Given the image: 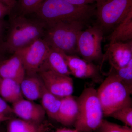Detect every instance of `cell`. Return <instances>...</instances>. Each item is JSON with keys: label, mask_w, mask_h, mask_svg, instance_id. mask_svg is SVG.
Segmentation results:
<instances>
[{"label": "cell", "mask_w": 132, "mask_h": 132, "mask_svg": "<svg viewBox=\"0 0 132 132\" xmlns=\"http://www.w3.org/2000/svg\"><path fill=\"white\" fill-rule=\"evenodd\" d=\"M9 20L6 40L3 44L5 51L14 53L44 36L46 24L39 19H28L19 14Z\"/></svg>", "instance_id": "cell-1"}, {"label": "cell", "mask_w": 132, "mask_h": 132, "mask_svg": "<svg viewBox=\"0 0 132 132\" xmlns=\"http://www.w3.org/2000/svg\"><path fill=\"white\" fill-rule=\"evenodd\" d=\"M45 23L56 21L85 22L96 14V6L74 5L65 0H44L35 13Z\"/></svg>", "instance_id": "cell-2"}, {"label": "cell", "mask_w": 132, "mask_h": 132, "mask_svg": "<svg viewBox=\"0 0 132 132\" xmlns=\"http://www.w3.org/2000/svg\"><path fill=\"white\" fill-rule=\"evenodd\" d=\"M85 22L56 21L45 23L43 39L50 47L68 55L78 53V39Z\"/></svg>", "instance_id": "cell-3"}, {"label": "cell", "mask_w": 132, "mask_h": 132, "mask_svg": "<svg viewBox=\"0 0 132 132\" xmlns=\"http://www.w3.org/2000/svg\"><path fill=\"white\" fill-rule=\"evenodd\" d=\"M104 116H110L114 112L132 104V88L110 71L97 90Z\"/></svg>", "instance_id": "cell-4"}, {"label": "cell", "mask_w": 132, "mask_h": 132, "mask_svg": "<svg viewBox=\"0 0 132 132\" xmlns=\"http://www.w3.org/2000/svg\"><path fill=\"white\" fill-rule=\"evenodd\" d=\"M79 113L74 124L78 132H92L98 128L103 120V109L94 88H86L77 99Z\"/></svg>", "instance_id": "cell-5"}, {"label": "cell", "mask_w": 132, "mask_h": 132, "mask_svg": "<svg viewBox=\"0 0 132 132\" xmlns=\"http://www.w3.org/2000/svg\"><path fill=\"white\" fill-rule=\"evenodd\" d=\"M132 10V0H102L96 4L99 26L104 31L113 28Z\"/></svg>", "instance_id": "cell-6"}, {"label": "cell", "mask_w": 132, "mask_h": 132, "mask_svg": "<svg viewBox=\"0 0 132 132\" xmlns=\"http://www.w3.org/2000/svg\"><path fill=\"white\" fill-rule=\"evenodd\" d=\"M104 31L98 24L89 27L80 33L78 39V53L88 61H103L104 55L102 42Z\"/></svg>", "instance_id": "cell-7"}, {"label": "cell", "mask_w": 132, "mask_h": 132, "mask_svg": "<svg viewBox=\"0 0 132 132\" xmlns=\"http://www.w3.org/2000/svg\"><path fill=\"white\" fill-rule=\"evenodd\" d=\"M50 49L47 43L41 38L14 53L19 55L21 59L26 73L34 74L39 71Z\"/></svg>", "instance_id": "cell-8"}, {"label": "cell", "mask_w": 132, "mask_h": 132, "mask_svg": "<svg viewBox=\"0 0 132 132\" xmlns=\"http://www.w3.org/2000/svg\"><path fill=\"white\" fill-rule=\"evenodd\" d=\"M39 76L48 91L60 98L72 95L74 91L73 79L70 76L51 71H42Z\"/></svg>", "instance_id": "cell-9"}, {"label": "cell", "mask_w": 132, "mask_h": 132, "mask_svg": "<svg viewBox=\"0 0 132 132\" xmlns=\"http://www.w3.org/2000/svg\"><path fill=\"white\" fill-rule=\"evenodd\" d=\"M63 55L71 75L80 79L89 78L95 81L101 79L100 67L99 65L76 55H68L64 52Z\"/></svg>", "instance_id": "cell-10"}, {"label": "cell", "mask_w": 132, "mask_h": 132, "mask_svg": "<svg viewBox=\"0 0 132 132\" xmlns=\"http://www.w3.org/2000/svg\"><path fill=\"white\" fill-rule=\"evenodd\" d=\"M13 113L23 120L39 124L46 114L41 105L24 98L12 104Z\"/></svg>", "instance_id": "cell-11"}, {"label": "cell", "mask_w": 132, "mask_h": 132, "mask_svg": "<svg viewBox=\"0 0 132 132\" xmlns=\"http://www.w3.org/2000/svg\"><path fill=\"white\" fill-rule=\"evenodd\" d=\"M107 57L111 65H126L132 60V40L109 43L104 59Z\"/></svg>", "instance_id": "cell-12"}, {"label": "cell", "mask_w": 132, "mask_h": 132, "mask_svg": "<svg viewBox=\"0 0 132 132\" xmlns=\"http://www.w3.org/2000/svg\"><path fill=\"white\" fill-rule=\"evenodd\" d=\"M8 59L0 61V77L11 79L20 84L26 71L20 57L16 53Z\"/></svg>", "instance_id": "cell-13"}, {"label": "cell", "mask_w": 132, "mask_h": 132, "mask_svg": "<svg viewBox=\"0 0 132 132\" xmlns=\"http://www.w3.org/2000/svg\"><path fill=\"white\" fill-rule=\"evenodd\" d=\"M79 107L77 99L72 95L62 98L55 120L65 126L74 125L78 117Z\"/></svg>", "instance_id": "cell-14"}, {"label": "cell", "mask_w": 132, "mask_h": 132, "mask_svg": "<svg viewBox=\"0 0 132 132\" xmlns=\"http://www.w3.org/2000/svg\"><path fill=\"white\" fill-rule=\"evenodd\" d=\"M26 76L20 83V87L23 97L29 100L40 99L45 87L40 76L36 74Z\"/></svg>", "instance_id": "cell-15"}, {"label": "cell", "mask_w": 132, "mask_h": 132, "mask_svg": "<svg viewBox=\"0 0 132 132\" xmlns=\"http://www.w3.org/2000/svg\"><path fill=\"white\" fill-rule=\"evenodd\" d=\"M45 70L53 71L65 75H71L63 52L51 47L39 72Z\"/></svg>", "instance_id": "cell-16"}, {"label": "cell", "mask_w": 132, "mask_h": 132, "mask_svg": "<svg viewBox=\"0 0 132 132\" xmlns=\"http://www.w3.org/2000/svg\"><path fill=\"white\" fill-rule=\"evenodd\" d=\"M110 43L127 42L132 39V10L108 36Z\"/></svg>", "instance_id": "cell-17"}, {"label": "cell", "mask_w": 132, "mask_h": 132, "mask_svg": "<svg viewBox=\"0 0 132 132\" xmlns=\"http://www.w3.org/2000/svg\"><path fill=\"white\" fill-rule=\"evenodd\" d=\"M0 97L12 104L23 98L20 84L11 79L0 78Z\"/></svg>", "instance_id": "cell-18"}, {"label": "cell", "mask_w": 132, "mask_h": 132, "mask_svg": "<svg viewBox=\"0 0 132 132\" xmlns=\"http://www.w3.org/2000/svg\"><path fill=\"white\" fill-rule=\"evenodd\" d=\"M40 99L41 105L46 113L55 120L61 103V98L53 94L45 87Z\"/></svg>", "instance_id": "cell-19"}, {"label": "cell", "mask_w": 132, "mask_h": 132, "mask_svg": "<svg viewBox=\"0 0 132 132\" xmlns=\"http://www.w3.org/2000/svg\"><path fill=\"white\" fill-rule=\"evenodd\" d=\"M7 125V132H45L38 124L20 119H11Z\"/></svg>", "instance_id": "cell-20"}, {"label": "cell", "mask_w": 132, "mask_h": 132, "mask_svg": "<svg viewBox=\"0 0 132 132\" xmlns=\"http://www.w3.org/2000/svg\"><path fill=\"white\" fill-rule=\"evenodd\" d=\"M111 66L110 71L115 74L126 85L132 88V60L124 67Z\"/></svg>", "instance_id": "cell-21"}, {"label": "cell", "mask_w": 132, "mask_h": 132, "mask_svg": "<svg viewBox=\"0 0 132 132\" xmlns=\"http://www.w3.org/2000/svg\"><path fill=\"white\" fill-rule=\"evenodd\" d=\"M110 117L120 121L125 126L132 127V105L128 104L120 108L111 114Z\"/></svg>", "instance_id": "cell-22"}, {"label": "cell", "mask_w": 132, "mask_h": 132, "mask_svg": "<svg viewBox=\"0 0 132 132\" xmlns=\"http://www.w3.org/2000/svg\"><path fill=\"white\" fill-rule=\"evenodd\" d=\"M44 0H19L17 2L20 15L34 13Z\"/></svg>", "instance_id": "cell-23"}, {"label": "cell", "mask_w": 132, "mask_h": 132, "mask_svg": "<svg viewBox=\"0 0 132 132\" xmlns=\"http://www.w3.org/2000/svg\"><path fill=\"white\" fill-rule=\"evenodd\" d=\"M98 132H132V127L121 126L103 119L98 128Z\"/></svg>", "instance_id": "cell-24"}, {"label": "cell", "mask_w": 132, "mask_h": 132, "mask_svg": "<svg viewBox=\"0 0 132 132\" xmlns=\"http://www.w3.org/2000/svg\"><path fill=\"white\" fill-rule=\"evenodd\" d=\"M13 113L12 107L10 106L7 102L0 97V114L9 116V114Z\"/></svg>", "instance_id": "cell-25"}, {"label": "cell", "mask_w": 132, "mask_h": 132, "mask_svg": "<svg viewBox=\"0 0 132 132\" xmlns=\"http://www.w3.org/2000/svg\"><path fill=\"white\" fill-rule=\"evenodd\" d=\"M12 10V8L0 2V19H3L5 16L11 14Z\"/></svg>", "instance_id": "cell-26"}, {"label": "cell", "mask_w": 132, "mask_h": 132, "mask_svg": "<svg viewBox=\"0 0 132 132\" xmlns=\"http://www.w3.org/2000/svg\"><path fill=\"white\" fill-rule=\"evenodd\" d=\"M68 2L74 4V5L84 6L89 5L94 2L96 3L100 2L102 0H65Z\"/></svg>", "instance_id": "cell-27"}, {"label": "cell", "mask_w": 132, "mask_h": 132, "mask_svg": "<svg viewBox=\"0 0 132 132\" xmlns=\"http://www.w3.org/2000/svg\"><path fill=\"white\" fill-rule=\"evenodd\" d=\"M8 26V24L6 21L3 19H0V43L4 44L3 37L5 29Z\"/></svg>", "instance_id": "cell-28"}, {"label": "cell", "mask_w": 132, "mask_h": 132, "mask_svg": "<svg viewBox=\"0 0 132 132\" xmlns=\"http://www.w3.org/2000/svg\"><path fill=\"white\" fill-rule=\"evenodd\" d=\"M0 2L4 3L13 9L16 6L17 2L16 0H0Z\"/></svg>", "instance_id": "cell-29"}, {"label": "cell", "mask_w": 132, "mask_h": 132, "mask_svg": "<svg viewBox=\"0 0 132 132\" xmlns=\"http://www.w3.org/2000/svg\"><path fill=\"white\" fill-rule=\"evenodd\" d=\"M56 132H78L77 130H75V129L74 130L72 129H69V128H59L57 130Z\"/></svg>", "instance_id": "cell-30"}, {"label": "cell", "mask_w": 132, "mask_h": 132, "mask_svg": "<svg viewBox=\"0 0 132 132\" xmlns=\"http://www.w3.org/2000/svg\"><path fill=\"white\" fill-rule=\"evenodd\" d=\"M11 118L10 116L0 114V123L9 120Z\"/></svg>", "instance_id": "cell-31"}, {"label": "cell", "mask_w": 132, "mask_h": 132, "mask_svg": "<svg viewBox=\"0 0 132 132\" xmlns=\"http://www.w3.org/2000/svg\"><path fill=\"white\" fill-rule=\"evenodd\" d=\"M5 51L4 49L3 44L0 43V57L1 56V55Z\"/></svg>", "instance_id": "cell-32"}, {"label": "cell", "mask_w": 132, "mask_h": 132, "mask_svg": "<svg viewBox=\"0 0 132 132\" xmlns=\"http://www.w3.org/2000/svg\"><path fill=\"white\" fill-rule=\"evenodd\" d=\"M0 78H1V77H0Z\"/></svg>", "instance_id": "cell-33"}]
</instances>
